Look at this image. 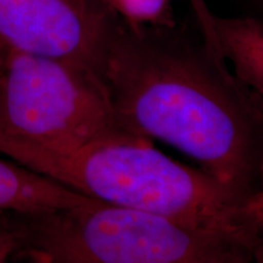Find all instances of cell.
Wrapping results in <instances>:
<instances>
[{
	"label": "cell",
	"mask_w": 263,
	"mask_h": 263,
	"mask_svg": "<svg viewBox=\"0 0 263 263\" xmlns=\"http://www.w3.org/2000/svg\"><path fill=\"white\" fill-rule=\"evenodd\" d=\"M103 82L121 128L176 147L255 201L263 168L261 100L200 33L118 20Z\"/></svg>",
	"instance_id": "6da1fadb"
},
{
	"label": "cell",
	"mask_w": 263,
	"mask_h": 263,
	"mask_svg": "<svg viewBox=\"0 0 263 263\" xmlns=\"http://www.w3.org/2000/svg\"><path fill=\"white\" fill-rule=\"evenodd\" d=\"M11 161L82 195L206 228L259 233L255 201L121 127Z\"/></svg>",
	"instance_id": "7a4b0ae2"
},
{
	"label": "cell",
	"mask_w": 263,
	"mask_h": 263,
	"mask_svg": "<svg viewBox=\"0 0 263 263\" xmlns=\"http://www.w3.org/2000/svg\"><path fill=\"white\" fill-rule=\"evenodd\" d=\"M9 215L20 249L42 263H244L263 238L90 197L54 211Z\"/></svg>",
	"instance_id": "3957f363"
},
{
	"label": "cell",
	"mask_w": 263,
	"mask_h": 263,
	"mask_svg": "<svg viewBox=\"0 0 263 263\" xmlns=\"http://www.w3.org/2000/svg\"><path fill=\"white\" fill-rule=\"evenodd\" d=\"M120 127L103 80L57 59L4 50L0 154L70 146Z\"/></svg>",
	"instance_id": "277c9868"
},
{
	"label": "cell",
	"mask_w": 263,
	"mask_h": 263,
	"mask_svg": "<svg viewBox=\"0 0 263 263\" xmlns=\"http://www.w3.org/2000/svg\"><path fill=\"white\" fill-rule=\"evenodd\" d=\"M118 18L101 0H0V47L57 59L103 80Z\"/></svg>",
	"instance_id": "5b68a950"
},
{
	"label": "cell",
	"mask_w": 263,
	"mask_h": 263,
	"mask_svg": "<svg viewBox=\"0 0 263 263\" xmlns=\"http://www.w3.org/2000/svg\"><path fill=\"white\" fill-rule=\"evenodd\" d=\"M189 4L200 34L263 101V18L219 16L209 9L205 0H189Z\"/></svg>",
	"instance_id": "8992f818"
},
{
	"label": "cell",
	"mask_w": 263,
	"mask_h": 263,
	"mask_svg": "<svg viewBox=\"0 0 263 263\" xmlns=\"http://www.w3.org/2000/svg\"><path fill=\"white\" fill-rule=\"evenodd\" d=\"M88 196L0 157V212L32 215L71 207Z\"/></svg>",
	"instance_id": "52a82bcc"
},
{
	"label": "cell",
	"mask_w": 263,
	"mask_h": 263,
	"mask_svg": "<svg viewBox=\"0 0 263 263\" xmlns=\"http://www.w3.org/2000/svg\"><path fill=\"white\" fill-rule=\"evenodd\" d=\"M108 11L129 27H173V0H101Z\"/></svg>",
	"instance_id": "ba28073f"
},
{
	"label": "cell",
	"mask_w": 263,
	"mask_h": 263,
	"mask_svg": "<svg viewBox=\"0 0 263 263\" xmlns=\"http://www.w3.org/2000/svg\"><path fill=\"white\" fill-rule=\"evenodd\" d=\"M20 249L16 234L8 213L0 212V263H10V257Z\"/></svg>",
	"instance_id": "9c48e42d"
},
{
	"label": "cell",
	"mask_w": 263,
	"mask_h": 263,
	"mask_svg": "<svg viewBox=\"0 0 263 263\" xmlns=\"http://www.w3.org/2000/svg\"><path fill=\"white\" fill-rule=\"evenodd\" d=\"M262 104V114H263V101L261 100ZM255 213H256V219H257L258 227L263 233V168L261 173V182H259V189L256 196L255 201Z\"/></svg>",
	"instance_id": "30bf717a"
},
{
	"label": "cell",
	"mask_w": 263,
	"mask_h": 263,
	"mask_svg": "<svg viewBox=\"0 0 263 263\" xmlns=\"http://www.w3.org/2000/svg\"><path fill=\"white\" fill-rule=\"evenodd\" d=\"M244 263H263V238L256 246L252 255Z\"/></svg>",
	"instance_id": "8fae6325"
},
{
	"label": "cell",
	"mask_w": 263,
	"mask_h": 263,
	"mask_svg": "<svg viewBox=\"0 0 263 263\" xmlns=\"http://www.w3.org/2000/svg\"><path fill=\"white\" fill-rule=\"evenodd\" d=\"M248 2L251 5V8L255 10L252 14H250V16L263 18V0H248Z\"/></svg>",
	"instance_id": "7c38bea8"
},
{
	"label": "cell",
	"mask_w": 263,
	"mask_h": 263,
	"mask_svg": "<svg viewBox=\"0 0 263 263\" xmlns=\"http://www.w3.org/2000/svg\"><path fill=\"white\" fill-rule=\"evenodd\" d=\"M3 58H4V49L0 47V71H2V65H3Z\"/></svg>",
	"instance_id": "4fadbf2b"
},
{
	"label": "cell",
	"mask_w": 263,
	"mask_h": 263,
	"mask_svg": "<svg viewBox=\"0 0 263 263\" xmlns=\"http://www.w3.org/2000/svg\"><path fill=\"white\" fill-rule=\"evenodd\" d=\"M28 258H29V261H31V263H42L39 259H37L35 257H31V256H29Z\"/></svg>",
	"instance_id": "5bb4252c"
}]
</instances>
